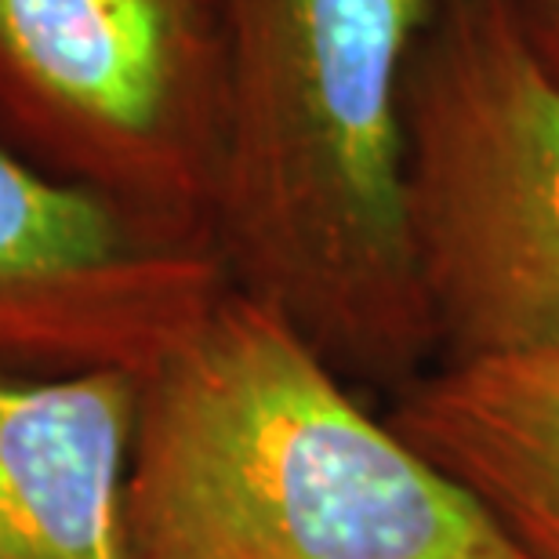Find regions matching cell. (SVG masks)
Here are the masks:
<instances>
[{
	"label": "cell",
	"mask_w": 559,
	"mask_h": 559,
	"mask_svg": "<svg viewBox=\"0 0 559 559\" xmlns=\"http://www.w3.org/2000/svg\"><path fill=\"white\" fill-rule=\"evenodd\" d=\"M128 542L131 559H527L233 287L139 374Z\"/></svg>",
	"instance_id": "7a4b0ae2"
},
{
	"label": "cell",
	"mask_w": 559,
	"mask_h": 559,
	"mask_svg": "<svg viewBox=\"0 0 559 559\" xmlns=\"http://www.w3.org/2000/svg\"><path fill=\"white\" fill-rule=\"evenodd\" d=\"M404 197L436 364L559 349V62L520 0H429Z\"/></svg>",
	"instance_id": "3957f363"
},
{
	"label": "cell",
	"mask_w": 559,
	"mask_h": 559,
	"mask_svg": "<svg viewBox=\"0 0 559 559\" xmlns=\"http://www.w3.org/2000/svg\"><path fill=\"white\" fill-rule=\"evenodd\" d=\"M139 374L0 364V559H131Z\"/></svg>",
	"instance_id": "8992f818"
},
{
	"label": "cell",
	"mask_w": 559,
	"mask_h": 559,
	"mask_svg": "<svg viewBox=\"0 0 559 559\" xmlns=\"http://www.w3.org/2000/svg\"><path fill=\"white\" fill-rule=\"evenodd\" d=\"M385 421L527 559H559V349L432 364Z\"/></svg>",
	"instance_id": "52a82bcc"
},
{
	"label": "cell",
	"mask_w": 559,
	"mask_h": 559,
	"mask_svg": "<svg viewBox=\"0 0 559 559\" xmlns=\"http://www.w3.org/2000/svg\"><path fill=\"white\" fill-rule=\"evenodd\" d=\"M429 0H215L207 243L345 382L436 364L404 197V76Z\"/></svg>",
	"instance_id": "6da1fadb"
},
{
	"label": "cell",
	"mask_w": 559,
	"mask_h": 559,
	"mask_svg": "<svg viewBox=\"0 0 559 559\" xmlns=\"http://www.w3.org/2000/svg\"><path fill=\"white\" fill-rule=\"evenodd\" d=\"M204 4H211V8H215V0H204Z\"/></svg>",
	"instance_id": "9c48e42d"
},
{
	"label": "cell",
	"mask_w": 559,
	"mask_h": 559,
	"mask_svg": "<svg viewBox=\"0 0 559 559\" xmlns=\"http://www.w3.org/2000/svg\"><path fill=\"white\" fill-rule=\"evenodd\" d=\"M226 287L207 248L55 182L0 142V364L142 374Z\"/></svg>",
	"instance_id": "5b68a950"
},
{
	"label": "cell",
	"mask_w": 559,
	"mask_h": 559,
	"mask_svg": "<svg viewBox=\"0 0 559 559\" xmlns=\"http://www.w3.org/2000/svg\"><path fill=\"white\" fill-rule=\"evenodd\" d=\"M0 142L207 248L218 26L204 0H0Z\"/></svg>",
	"instance_id": "277c9868"
},
{
	"label": "cell",
	"mask_w": 559,
	"mask_h": 559,
	"mask_svg": "<svg viewBox=\"0 0 559 559\" xmlns=\"http://www.w3.org/2000/svg\"><path fill=\"white\" fill-rule=\"evenodd\" d=\"M520 8L527 11L531 26L538 29L542 44L559 62V0H520Z\"/></svg>",
	"instance_id": "ba28073f"
}]
</instances>
